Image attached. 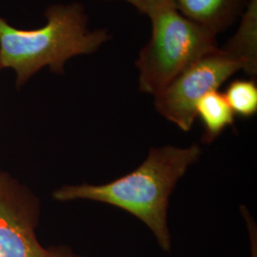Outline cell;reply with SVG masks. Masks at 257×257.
<instances>
[{"mask_svg":"<svg viewBox=\"0 0 257 257\" xmlns=\"http://www.w3.org/2000/svg\"><path fill=\"white\" fill-rule=\"evenodd\" d=\"M1 70H2V69H1V66H0V71H1Z\"/></svg>","mask_w":257,"mask_h":257,"instance_id":"4fadbf2b","label":"cell"},{"mask_svg":"<svg viewBox=\"0 0 257 257\" xmlns=\"http://www.w3.org/2000/svg\"><path fill=\"white\" fill-rule=\"evenodd\" d=\"M147 17L152 35L136 66L140 92L155 96L188 66L219 46L216 34L184 17L170 0H160Z\"/></svg>","mask_w":257,"mask_h":257,"instance_id":"3957f363","label":"cell"},{"mask_svg":"<svg viewBox=\"0 0 257 257\" xmlns=\"http://www.w3.org/2000/svg\"><path fill=\"white\" fill-rule=\"evenodd\" d=\"M37 205L10 176L0 175V257H46L37 239Z\"/></svg>","mask_w":257,"mask_h":257,"instance_id":"5b68a950","label":"cell"},{"mask_svg":"<svg viewBox=\"0 0 257 257\" xmlns=\"http://www.w3.org/2000/svg\"><path fill=\"white\" fill-rule=\"evenodd\" d=\"M241 211L247 224L250 245V257H257V228L255 221L250 215L246 207H241Z\"/></svg>","mask_w":257,"mask_h":257,"instance_id":"30bf717a","label":"cell"},{"mask_svg":"<svg viewBox=\"0 0 257 257\" xmlns=\"http://www.w3.org/2000/svg\"><path fill=\"white\" fill-rule=\"evenodd\" d=\"M202 149L194 144L187 148H152L144 162L134 172L101 185H68L53 193L57 201L91 200L105 203L128 211L142 221L159 247L172 250L168 226L170 196L179 179L201 156Z\"/></svg>","mask_w":257,"mask_h":257,"instance_id":"6da1fadb","label":"cell"},{"mask_svg":"<svg viewBox=\"0 0 257 257\" xmlns=\"http://www.w3.org/2000/svg\"><path fill=\"white\" fill-rule=\"evenodd\" d=\"M44 18L42 27L20 29L0 16V66L14 72L19 88L45 68L63 74L70 59L96 53L110 38L108 30L90 27L78 2L52 4Z\"/></svg>","mask_w":257,"mask_h":257,"instance_id":"7a4b0ae2","label":"cell"},{"mask_svg":"<svg viewBox=\"0 0 257 257\" xmlns=\"http://www.w3.org/2000/svg\"><path fill=\"white\" fill-rule=\"evenodd\" d=\"M223 93L235 115L248 118L256 113L257 86L252 79H235Z\"/></svg>","mask_w":257,"mask_h":257,"instance_id":"9c48e42d","label":"cell"},{"mask_svg":"<svg viewBox=\"0 0 257 257\" xmlns=\"http://www.w3.org/2000/svg\"><path fill=\"white\" fill-rule=\"evenodd\" d=\"M240 71L243 67L238 60L219 47L188 66L155 95L156 110L183 132H189L196 119V103Z\"/></svg>","mask_w":257,"mask_h":257,"instance_id":"277c9868","label":"cell"},{"mask_svg":"<svg viewBox=\"0 0 257 257\" xmlns=\"http://www.w3.org/2000/svg\"><path fill=\"white\" fill-rule=\"evenodd\" d=\"M133 5L138 12L147 16L148 13L153 9L160 0H122Z\"/></svg>","mask_w":257,"mask_h":257,"instance_id":"8fae6325","label":"cell"},{"mask_svg":"<svg viewBox=\"0 0 257 257\" xmlns=\"http://www.w3.org/2000/svg\"><path fill=\"white\" fill-rule=\"evenodd\" d=\"M240 18L237 31L222 49L238 60L245 73L253 76L257 74V0H249Z\"/></svg>","mask_w":257,"mask_h":257,"instance_id":"52a82bcc","label":"cell"},{"mask_svg":"<svg viewBox=\"0 0 257 257\" xmlns=\"http://www.w3.org/2000/svg\"><path fill=\"white\" fill-rule=\"evenodd\" d=\"M195 113L204 126L202 141L206 144L213 142L226 128L232 126L235 117L224 93L218 90L208 92L199 99Z\"/></svg>","mask_w":257,"mask_h":257,"instance_id":"ba28073f","label":"cell"},{"mask_svg":"<svg viewBox=\"0 0 257 257\" xmlns=\"http://www.w3.org/2000/svg\"><path fill=\"white\" fill-rule=\"evenodd\" d=\"M184 17L218 35L242 16L249 0H170Z\"/></svg>","mask_w":257,"mask_h":257,"instance_id":"8992f818","label":"cell"},{"mask_svg":"<svg viewBox=\"0 0 257 257\" xmlns=\"http://www.w3.org/2000/svg\"><path fill=\"white\" fill-rule=\"evenodd\" d=\"M46 257H83L73 251L68 247L58 246V247H50L48 248Z\"/></svg>","mask_w":257,"mask_h":257,"instance_id":"7c38bea8","label":"cell"}]
</instances>
